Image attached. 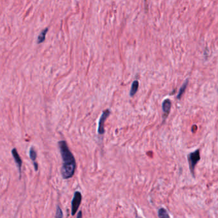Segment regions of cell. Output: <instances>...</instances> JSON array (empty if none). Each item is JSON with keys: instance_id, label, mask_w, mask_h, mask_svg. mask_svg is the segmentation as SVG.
I'll use <instances>...</instances> for the list:
<instances>
[{"instance_id": "obj_1", "label": "cell", "mask_w": 218, "mask_h": 218, "mask_svg": "<svg viewBox=\"0 0 218 218\" xmlns=\"http://www.w3.org/2000/svg\"><path fill=\"white\" fill-rule=\"evenodd\" d=\"M58 145L62 159V165L61 169V175L64 179H68L71 178L75 173L76 168L75 157L70 151L66 141H60Z\"/></svg>"}, {"instance_id": "obj_2", "label": "cell", "mask_w": 218, "mask_h": 218, "mask_svg": "<svg viewBox=\"0 0 218 218\" xmlns=\"http://www.w3.org/2000/svg\"><path fill=\"white\" fill-rule=\"evenodd\" d=\"M187 159H188L189 166V169L191 171V173L195 176V168L196 166V164L200 160V150H196V151L194 152L191 153L187 155Z\"/></svg>"}, {"instance_id": "obj_3", "label": "cell", "mask_w": 218, "mask_h": 218, "mask_svg": "<svg viewBox=\"0 0 218 218\" xmlns=\"http://www.w3.org/2000/svg\"><path fill=\"white\" fill-rule=\"evenodd\" d=\"M82 201V194L79 191H75L71 201V215H74L79 209Z\"/></svg>"}, {"instance_id": "obj_4", "label": "cell", "mask_w": 218, "mask_h": 218, "mask_svg": "<svg viewBox=\"0 0 218 218\" xmlns=\"http://www.w3.org/2000/svg\"><path fill=\"white\" fill-rule=\"evenodd\" d=\"M110 111L109 109H106V110L103 111V113H102L101 116L100 117L99 120V123H98V133L99 134H103L105 133V122L107 120V117L110 115Z\"/></svg>"}, {"instance_id": "obj_5", "label": "cell", "mask_w": 218, "mask_h": 218, "mask_svg": "<svg viewBox=\"0 0 218 218\" xmlns=\"http://www.w3.org/2000/svg\"><path fill=\"white\" fill-rule=\"evenodd\" d=\"M171 106H172V103L170 99H166L163 101V104H162V108H163V111L164 113L168 114L169 113L171 109Z\"/></svg>"}, {"instance_id": "obj_6", "label": "cell", "mask_w": 218, "mask_h": 218, "mask_svg": "<svg viewBox=\"0 0 218 218\" xmlns=\"http://www.w3.org/2000/svg\"><path fill=\"white\" fill-rule=\"evenodd\" d=\"M12 155H13V157H14V159H15V163H16L18 165V167H19V170H20V168H21V166H22V160H21V159H20V156H19V154H18L17 151V150L15 148H14L12 150Z\"/></svg>"}, {"instance_id": "obj_7", "label": "cell", "mask_w": 218, "mask_h": 218, "mask_svg": "<svg viewBox=\"0 0 218 218\" xmlns=\"http://www.w3.org/2000/svg\"><path fill=\"white\" fill-rule=\"evenodd\" d=\"M138 85H139V83L138 81H134L133 82L132 85H131V90H130V96L133 97L134 95H135V94L136 93V91H137L138 88Z\"/></svg>"}, {"instance_id": "obj_8", "label": "cell", "mask_w": 218, "mask_h": 218, "mask_svg": "<svg viewBox=\"0 0 218 218\" xmlns=\"http://www.w3.org/2000/svg\"><path fill=\"white\" fill-rule=\"evenodd\" d=\"M158 217L159 218H170L167 211L164 208H160L158 210Z\"/></svg>"}, {"instance_id": "obj_9", "label": "cell", "mask_w": 218, "mask_h": 218, "mask_svg": "<svg viewBox=\"0 0 218 218\" xmlns=\"http://www.w3.org/2000/svg\"><path fill=\"white\" fill-rule=\"evenodd\" d=\"M47 31H48V28H46L43 30V31L41 32L38 38V43H42L44 41L45 39V35L47 33Z\"/></svg>"}, {"instance_id": "obj_10", "label": "cell", "mask_w": 218, "mask_h": 218, "mask_svg": "<svg viewBox=\"0 0 218 218\" xmlns=\"http://www.w3.org/2000/svg\"><path fill=\"white\" fill-rule=\"evenodd\" d=\"M187 84H188V80H186V81H185L183 85H182V86H181V88H180L179 91H178V95H177V99H180V98L181 97L182 95L184 94V92L186 87H187Z\"/></svg>"}, {"instance_id": "obj_11", "label": "cell", "mask_w": 218, "mask_h": 218, "mask_svg": "<svg viewBox=\"0 0 218 218\" xmlns=\"http://www.w3.org/2000/svg\"><path fill=\"white\" fill-rule=\"evenodd\" d=\"M63 217V213H62V210L59 206H57V209H56V215H55V218H62Z\"/></svg>"}, {"instance_id": "obj_12", "label": "cell", "mask_w": 218, "mask_h": 218, "mask_svg": "<svg viewBox=\"0 0 218 218\" xmlns=\"http://www.w3.org/2000/svg\"><path fill=\"white\" fill-rule=\"evenodd\" d=\"M29 155H30V158L31 159V160L33 161H34L36 159V153L33 147L31 148L30 151H29Z\"/></svg>"}, {"instance_id": "obj_13", "label": "cell", "mask_w": 218, "mask_h": 218, "mask_svg": "<svg viewBox=\"0 0 218 218\" xmlns=\"http://www.w3.org/2000/svg\"><path fill=\"white\" fill-rule=\"evenodd\" d=\"M76 218H82V212L81 210H80V211L78 212L77 217H76Z\"/></svg>"}, {"instance_id": "obj_14", "label": "cell", "mask_w": 218, "mask_h": 218, "mask_svg": "<svg viewBox=\"0 0 218 218\" xmlns=\"http://www.w3.org/2000/svg\"><path fill=\"white\" fill-rule=\"evenodd\" d=\"M34 169L36 171L38 170V164L36 163H34Z\"/></svg>"}]
</instances>
